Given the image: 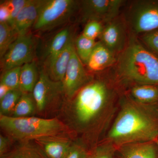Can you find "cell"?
<instances>
[{
  "mask_svg": "<svg viewBox=\"0 0 158 158\" xmlns=\"http://www.w3.org/2000/svg\"><path fill=\"white\" fill-rule=\"evenodd\" d=\"M109 97V90L103 82L87 84L73 98L68 107L69 118L79 128L89 127L104 110Z\"/></svg>",
  "mask_w": 158,
  "mask_h": 158,
  "instance_id": "3957f363",
  "label": "cell"
},
{
  "mask_svg": "<svg viewBox=\"0 0 158 158\" xmlns=\"http://www.w3.org/2000/svg\"><path fill=\"white\" fill-rule=\"evenodd\" d=\"M11 11L6 3L3 2L0 6V23H7L10 18Z\"/></svg>",
  "mask_w": 158,
  "mask_h": 158,
  "instance_id": "1f68e13d",
  "label": "cell"
},
{
  "mask_svg": "<svg viewBox=\"0 0 158 158\" xmlns=\"http://www.w3.org/2000/svg\"><path fill=\"white\" fill-rule=\"evenodd\" d=\"M27 1L28 0H11L4 2L11 11L10 18L7 23L12 28L16 17Z\"/></svg>",
  "mask_w": 158,
  "mask_h": 158,
  "instance_id": "4316f807",
  "label": "cell"
},
{
  "mask_svg": "<svg viewBox=\"0 0 158 158\" xmlns=\"http://www.w3.org/2000/svg\"><path fill=\"white\" fill-rule=\"evenodd\" d=\"M95 40L90 39L81 34L74 42L75 48L81 61L86 65L88 59L96 45Z\"/></svg>",
  "mask_w": 158,
  "mask_h": 158,
  "instance_id": "603a6c76",
  "label": "cell"
},
{
  "mask_svg": "<svg viewBox=\"0 0 158 158\" xmlns=\"http://www.w3.org/2000/svg\"><path fill=\"white\" fill-rule=\"evenodd\" d=\"M60 135L44 137L34 141L47 158H65L73 142L68 138Z\"/></svg>",
  "mask_w": 158,
  "mask_h": 158,
  "instance_id": "8fae6325",
  "label": "cell"
},
{
  "mask_svg": "<svg viewBox=\"0 0 158 158\" xmlns=\"http://www.w3.org/2000/svg\"><path fill=\"white\" fill-rule=\"evenodd\" d=\"M83 64L77 53L74 46L62 82L63 94L69 99L73 98L89 82V77Z\"/></svg>",
  "mask_w": 158,
  "mask_h": 158,
  "instance_id": "9c48e42d",
  "label": "cell"
},
{
  "mask_svg": "<svg viewBox=\"0 0 158 158\" xmlns=\"http://www.w3.org/2000/svg\"><path fill=\"white\" fill-rule=\"evenodd\" d=\"M119 146L134 142L156 141L158 137V106L126 99L108 135Z\"/></svg>",
  "mask_w": 158,
  "mask_h": 158,
  "instance_id": "6da1fadb",
  "label": "cell"
},
{
  "mask_svg": "<svg viewBox=\"0 0 158 158\" xmlns=\"http://www.w3.org/2000/svg\"><path fill=\"white\" fill-rule=\"evenodd\" d=\"M130 23L136 33H148L158 29V2L139 1L130 10Z\"/></svg>",
  "mask_w": 158,
  "mask_h": 158,
  "instance_id": "52a82bcc",
  "label": "cell"
},
{
  "mask_svg": "<svg viewBox=\"0 0 158 158\" xmlns=\"http://www.w3.org/2000/svg\"><path fill=\"white\" fill-rule=\"evenodd\" d=\"M39 76L35 61L23 65L20 76V90L23 93H32Z\"/></svg>",
  "mask_w": 158,
  "mask_h": 158,
  "instance_id": "ac0fdd59",
  "label": "cell"
},
{
  "mask_svg": "<svg viewBox=\"0 0 158 158\" xmlns=\"http://www.w3.org/2000/svg\"><path fill=\"white\" fill-rule=\"evenodd\" d=\"M22 66L6 71L1 77L0 83L6 85L11 90L19 89L20 76Z\"/></svg>",
  "mask_w": 158,
  "mask_h": 158,
  "instance_id": "d4e9b609",
  "label": "cell"
},
{
  "mask_svg": "<svg viewBox=\"0 0 158 158\" xmlns=\"http://www.w3.org/2000/svg\"><path fill=\"white\" fill-rule=\"evenodd\" d=\"M37 110L32 93H23L11 116L16 118L33 116Z\"/></svg>",
  "mask_w": 158,
  "mask_h": 158,
  "instance_id": "ffe728a7",
  "label": "cell"
},
{
  "mask_svg": "<svg viewBox=\"0 0 158 158\" xmlns=\"http://www.w3.org/2000/svg\"><path fill=\"white\" fill-rule=\"evenodd\" d=\"M101 42L115 54L125 48V31L121 23L114 19L103 27L100 36Z\"/></svg>",
  "mask_w": 158,
  "mask_h": 158,
  "instance_id": "4fadbf2b",
  "label": "cell"
},
{
  "mask_svg": "<svg viewBox=\"0 0 158 158\" xmlns=\"http://www.w3.org/2000/svg\"><path fill=\"white\" fill-rule=\"evenodd\" d=\"M11 90L6 85L0 83V100L2 99Z\"/></svg>",
  "mask_w": 158,
  "mask_h": 158,
  "instance_id": "d6a6232c",
  "label": "cell"
},
{
  "mask_svg": "<svg viewBox=\"0 0 158 158\" xmlns=\"http://www.w3.org/2000/svg\"><path fill=\"white\" fill-rule=\"evenodd\" d=\"M103 28L101 23L97 21H90L85 26L82 34L90 39L95 40L98 37H100Z\"/></svg>",
  "mask_w": 158,
  "mask_h": 158,
  "instance_id": "83f0119b",
  "label": "cell"
},
{
  "mask_svg": "<svg viewBox=\"0 0 158 158\" xmlns=\"http://www.w3.org/2000/svg\"><path fill=\"white\" fill-rule=\"evenodd\" d=\"M10 138L3 135H0V157L2 156L9 151Z\"/></svg>",
  "mask_w": 158,
  "mask_h": 158,
  "instance_id": "4dcf8cb0",
  "label": "cell"
},
{
  "mask_svg": "<svg viewBox=\"0 0 158 158\" xmlns=\"http://www.w3.org/2000/svg\"><path fill=\"white\" fill-rule=\"evenodd\" d=\"M35 44L30 34L19 36L1 58L3 72L34 61Z\"/></svg>",
  "mask_w": 158,
  "mask_h": 158,
  "instance_id": "8992f818",
  "label": "cell"
},
{
  "mask_svg": "<svg viewBox=\"0 0 158 158\" xmlns=\"http://www.w3.org/2000/svg\"><path fill=\"white\" fill-rule=\"evenodd\" d=\"M19 37L14 28L7 23H0V57L6 53Z\"/></svg>",
  "mask_w": 158,
  "mask_h": 158,
  "instance_id": "7402d4cb",
  "label": "cell"
},
{
  "mask_svg": "<svg viewBox=\"0 0 158 158\" xmlns=\"http://www.w3.org/2000/svg\"><path fill=\"white\" fill-rule=\"evenodd\" d=\"M74 48V42L71 35L62 51L46 62L48 68L46 73L52 80L62 82Z\"/></svg>",
  "mask_w": 158,
  "mask_h": 158,
  "instance_id": "7c38bea8",
  "label": "cell"
},
{
  "mask_svg": "<svg viewBox=\"0 0 158 158\" xmlns=\"http://www.w3.org/2000/svg\"><path fill=\"white\" fill-rule=\"evenodd\" d=\"M131 98L136 101L148 105H158V85H135L130 91Z\"/></svg>",
  "mask_w": 158,
  "mask_h": 158,
  "instance_id": "e0dca14e",
  "label": "cell"
},
{
  "mask_svg": "<svg viewBox=\"0 0 158 158\" xmlns=\"http://www.w3.org/2000/svg\"><path fill=\"white\" fill-rule=\"evenodd\" d=\"M23 94L19 89L11 90L0 100V115L11 116Z\"/></svg>",
  "mask_w": 158,
  "mask_h": 158,
  "instance_id": "cb8c5ba5",
  "label": "cell"
},
{
  "mask_svg": "<svg viewBox=\"0 0 158 158\" xmlns=\"http://www.w3.org/2000/svg\"><path fill=\"white\" fill-rule=\"evenodd\" d=\"M0 126L9 138L23 142L62 134L65 126L58 118L0 115Z\"/></svg>",
  "mask_w": 158,
  "mask_h": 158,
  "instance_id": "277c9868",
  "label": "cell"
},
{
  "mask_svg": "<svg viewBox=\"0 0 158 158\" xmlns=\"http://www.w3.org/2000/svg\"><path fill=\"white\" fill-rule=\"evenodd\" d=\"M109 142L102 144L89 152L88 158H114L115 147Z\"/></svg>",
  "mask_w": 158,
  "mask_h": 158,
  "instance_id": "484cf974",
  "label": "cell"
},
{
  "mask_svg": "<svg viewBox=\"0 0 158 158\" xmlns=\"http://www.w3.org/2000/svg\"><path fill=\"white\" fill-rule=\"evenodd\" d=\"M142 38L148 46L158 53V31L146 33Z\"/></svg>",
  "mask_w": 158,
  "mask_h": 158,
  "instance_id": "f546056e",
  "label": "cell"
},
{
  "mask_svg": "<svg viewBox=\"0 0 158 158\" xmlns=\"http://www.w3.org/2000/svg\"><path fill=\"white\" fill-rule=\"evenodd\" d=\"M156 144H157V146L158 148V137L157 138L156 140Z\"/></svg>",
  "mask_w": 158,
  "mask_h": 158,
  "instance_id": "836d02e7",
  "label": "cell"
},
{
  "mask_svg": "<svg viewBox=\"0 0 158 158\" xmlns=\"http://www.w3.org/2000/svg\"><path fill=\"white\" fill-rule=\"evenodd\" d=\"M71 36L69 29L65 28L57 33L50 44L47 52L46 62L59 53L66 45Z\"/></svg>",
  "mask_w": 158,
  "mask_h": 158,
  "instance_id": "44dd1931",
  "label": "cell"
},
{
  "mask_svg": "<svg viewBox=\"0 0 158 158\" xmlns=\"http://www.w3.org/2000/svg\"><path fill=\"white\" fill-rule=\"evenodd\" d=\"M115 61L114 54L98 42H97L86 65L89 70L98 72L113 65Z\"/></svg>",
  "mask_w": 158,
  "mask_h": 158,
  "instance_id": "2e32d148",
  "label": "cell"
},
{
  "mask_svg": "<svg viewBox=\"0 0 158 158\" xmlns=\"http://www.w3.org/2000/svg\"><path fill=\"white\" fill-rule=\"evenodd\" d=\"M74 0H46L41 1L34 30L45 31L67 22L77 8Z\"/></svg>",
  "mask_w": 158,
  "mask_h": 158,
  "instance_id": "5b68a950",
  "label": "cell"
},
{
  "mask_svg": "<svg viewBox=\"0 0 158 158\" xmlns=\"http://www.w3.org/2000/svg\"><path fill=\"white\" fill-rule=\"evenodd\" d=\"M89 153L83 144L73 143L65 158H88Z\"/></svg>",
  "mask_w": 158,
  "mask_h": 158,
  "instance_id": "f1b7e54d",
  "label": "cell"
},
{
  "mask_svg": "<svg viewBox=\"0 0 158 158\" xmlns=\"http://www.w3.org/2000/svg\"><path fill=\"white\" fill-rule=\"evenodd\" d=\"M117 72L123 81L135 85H158V59L143 46L131 41L122 51Z\"/></svg>",
  "mask_w": 158,
  "mask_h": 158,
  "instance_id": "7a4b0ae2",
  "label": "cell"
},
{
  "mask_svg": "<svg viewBox=\"0 0 158 158\" xmlns=\"http://www.w3.org/2000/svg\"><path fill=\"white\" fill-rule=\"evenodd\" d=\"M41 1L28 0L20 11L13 27L19 36L28 34L30 29L34 27L38 17Z\"/></svg>",
  "mask_w": 158,
  "mask_h": 158,
  "instance_id": "5bb4252c",
  "label": "cell"
},
{
  "mask_svg": "<svg viewBox=\"0 0 158 158\" xmlns=\"http://www.w3.org/2000/svg\"><path fill=\"white\" fill-rule=\"evenodd\" d=\"M124 2L122 0H85L81 2L82 17L85 21L108 23L115 19Z\"/></svg>",
  "mask_w": 158,
  "mask_h": 158,
  "instance_id": "ba28073f",
  "label": "cell"
},
{
  "mask_svg": "<svg viewBox=\"0 0 158 158\" xmlns=\"http://www.w3.org/2000/svg\"><path fill=\"white\" fill-rule=\"evenodd\" d=\"M32 95L36 103L37 111L44 112L51 103L63 93L62 82L53 81L44 70L40 72Z\"/></svg>",
  "mask_w": 158,
  "mask_h": 158,
  "instance_id": "30bf717a",
  "label": "cell"
},
{
  "mask_svg": "<svg viewBox=\"0 0 158 158\" xmlns=\"http://www.w3.org/2000/svg\"><path fill=\"white\" fill-rule=\"evenodd\" d=\"M23 143L0 158H47L36 145Z\"/></svg>",
  "mask_w": 158,
  "mask_h": 158,
  "instance_id": "d6986e66",
  "label": "cell"
},
{
  "mask_svg": "<svg viewBox=\"0 0 158 158\" xmlns=\"http://www.w3.org/2000/svg\"><path fill=\"white\" fill-rule=\"evenodd\" d=\"M122 158H158L156 141L134 142L118 147Z\"/></svg>",
  "mask_w": 158,
  "mask_h": 158,
  "instance_id": "9a60e30c",
  "label": "cell"
}]
</instances>
